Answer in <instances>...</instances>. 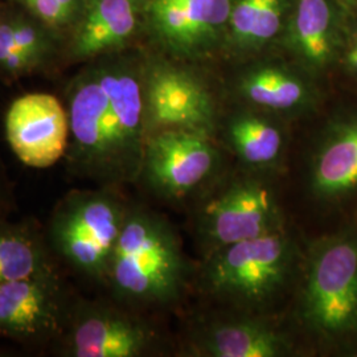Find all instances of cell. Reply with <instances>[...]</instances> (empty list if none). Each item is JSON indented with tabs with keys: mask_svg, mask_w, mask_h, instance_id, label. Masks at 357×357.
I'll list each match as a JSON object with an SVG mask.
<instances>
[{
	"mask_svg": "<svg viewBox=\"0 0 357 357\" xmlns=\"http://www.w3.org/2000/svg\"><path fill=\"white\" fill-rule=\"evenodd\" d=\"M70 175L119 188L138 183L147 142L143 79L128 68H98L79 77L69 94Z\"/></svg>",
	"mask_w": 357,
	"mask_h": 357,
	"instance_id": "6da1fadb",
	"label": "cell"
},
{
	"mask_svg": "<svg viewBox=\"0 0 357 357\" xmlns=\"http://www.w3.org/2000/svg\"><path fill=\"white\" fill-rule=\"evenodd\" d=\"M187 281V259L171 224L130 205L105 282L113 301L139 312L162 310L178 303Z\"/></svg>",
	"mask_w": 357,
	"mask_h": 357,
	"instance_id": "7a4b0ae2",
	"label": "cell"
},
{
	"mask_svg": "<svg viewBox=\"0 0 357 357\" xmlns=\"http://www.w3.org/2000/svg\"><path fill=\"white\" fill-rule=\"evenodd\" d=\"M299 246L286 228L206 255L200 287L234 311L265 314L293 286Z\"/></svg>",
	"mask_w": 357,
	"mask_h": 357,
	"instance_id": "3957f363",
	"label": "cell"
},
{
	"mask_svg": "<svg viewBox=\"0 0 357 357\" xmlns=\"http://www.w3.org/2000/svg\"><path fill=\"white\" fill-rule=\"evenodd\" d=\"M128 206L116 188L69 192L54 206L45 230L57 259L81 278L105 286Z\"/></svg>",
	"mask_w": 357,
	"mask_h": 357,
	"instance_id": "277c9868",
	"label": "cell"
},
{
	"mask_svg": "<svg viewBox=\"0 0 357 357\" xmlns=\"http://www.w3.org/2000/svg\"><path fill=\"white\" fill-rule=\"evenodd\" d=\"M303 268L295 307L298 327L324 343L357 335L356 238L317 243Z\"/></svg>",
	"mask_w": 357,
	"mask_h": 357,
	"instance_id": "5b68a950",
	"label": "cell"
},
{
	"mask_svg": "<svg viewBox=\"0 0 357 357\" xmlns=\"http://www.w3.org/2000/svg\"><path fill=\"white\" fill-rule=\"evenodd\" d=\"M286 228L277 188L265 172L246 169L217 178L195 215L197 240L206 255L230 243Z\"/></svg>",
	"mask_w": 357,
	"mask_h": 357,
	"instance_id": "8992f818",
	"label": "cell"
},
{
	"mask_svg": "<svg viewBox=\"0 0 357 357\" xmlns=\"http://www.w3.org/2000/svg\"><path fill=\"white\" fill-rule=\"evenodd\" d=\"M165 343L162 332L139 311L78 298L54 348L64 357H142L162 352Z\"/></svg>",
	"mask_w": 357,
	"mask_h": 357,
	"instance_id": "52a82bcc",
	"label": "cell"
},
{
	"mask_svg": "<svg viewBox=\"0 0 357 357\" xmlns=\"http://www.w3.org/2000/svg\"><path fill=\"white\" fill-rule=\"evenodd\" d=\"M221 162L213 137L166 130L147 138L139 181L160 199L183 202L218 178Z\"/></svg>",
	"mask_w": 357,
	"mask_h": 357,
	"instance_id": "ba28073f",
	"label": "cell"
},
{
	"mask_svg": "<svg viewBox=\"0 0 357 357\" xmlns=\"http://www.w3.org/2000/svg\"><path fill=\"white\" fill-rule=\"evenodd\" d=\"M77 299L61 270L0 284V339L54 345L68 327Z\"/></svg>",
	"mask_w": 357,
	"mask_h": 357,
	"instance_id": "9c48e42d",
	"label": "cell"
},
{
	"mask_svg": "<svg viewBox=\"0 0 357 357\" xmlns=\"http://www.w3.org/2000/svg\"><path fill=\"white\" fill-rule=\"evenodd\" d=\"M147 138L166 130L213 137L216 110L211 93L190 72L158 65L143 79Z\"/></svg>",
	"mask_w": 357,
	"mask_h": 357,
	"instance_id": "30bf717a",
	"label": "cell"
},
{
	"mask_svg": "<svg viewBox=\"0 0 357 357\" xmlns=\"http://www.w3.org/2000/svg\"><path fill=\"white\" fill-rule=\"evenodd\" d=\"M6 137L16 158L31 168H50L64 159L69 144V116L47 93L15 100L6 115Z\"/></svg>",
	"mask_w": 357,
	"mask_h": 357,
	"instance_id": "8fae6325",
	"label": "cell"
},
{
	"mask_svg": "<svg viewBox=\"0 0 357 357\" xmlns=\"http://www.w3.org/2000/svg\"><path fill=\"white\" fill-rule=\"evenodd\" d=\"M191 355L203 357H282L295 352L293 337L265 314L234 311L208 319L192 332Z\"/></svg>",
	"mask_w": 357,
	"mask_h": 357,
	"instance_id": "7c38bea8",
	"label": "cell"
},
{
	"mask_svg": "<svg viewBox=\"0 0 357 357\" xmlns=\"http://www.w3.org/2000/svg\"><path fill=\"white\" fill-rule=\"evenodd\" d=\"M230 13V0H151L158 32L180 53L203 48L229 20Z\"/></svg>",
	"mask_w": 357,
	"mask_h": 357,
	"instance_id": "4fadbf2b",
	"label": "cell"
},
{
	"mask_svg": "<svg viewBox=\"0 0 357 357\" xmlns=\"http://www.w3.org/2000/svg\"><path fill=\"white\" fill-rule=\"evenodd\" d=\"M310 190L319 200H336L357 190V116L336 123L312 155Z\"/></svg>",
	"mask_w": 357,
	"mask_h": 357,
	"instance_id": "5bb4252c",
	"label": "cell"
},
{
	"mask_svg": "<svg viewBox=\"0 0 357 357\" xmlns=\"http://www.w3.org/2000/svg\"><path fill=\"white\" fill-rule=\"evenodd\" d=\"M60 271L47 234L31 221L0 217V284Z\"/></svg>",
	"mask_w": 357,
	"mask_h": 357,
	"instance_id": "9a60e30c",
	"label": "cell"
},
{
	"mask_svg": "<svg viewBox=\"0 0 357 357\" xmlns=\"http://www.w3.org/2000/svg\"><path fill=\"white\" fill-rule=\"evenodd\" d=\"M227 141L241 165L255 172L275 171L286 153V138L281 128L257 115L233 118L227 130Z\"/></svg>",
	"mask_w": 357,
	"mask_h": 357,
	"instance_id": "2e32d148",
	"label": "cell"
},
{
	"mask_svg": "<svg viewBox=\"0 0 357 357\" xmlns=\"http://www.w3.org/2000/svg\"><path fill=\"white\" fill-rule=\"evenodd\" d=\"M137 23L132 0H96L78 31L73 53L90 59L123 43Z\"/></svg>",
	"mask_w": 357,
	"mask_h": 357,
	"instance_id": "e0dca14e",
	"label": "cell"
},
{
	"mask_svg": "<svg viewBox=\"0 0 357 357\" xmlns=\"http://www.w3.org/2000/svg\"><path fill=\"white\" fill-rule=\"evenodd\" d=\"M240 89L255 106L290 113L301 110L310 101V90L302 78L277 66H262L243 77Z\"/></svg>",
	"mask_w": 357,
	"mask_h": 357,
	"instance_id": "ac0fdd59",
	"label": "cell"
},
{
	"mask_svg": "<svg viewBox=\"0 0 357 357\" xmlns=\"http://www.w3.org/2000/svg\"><path fill=\"white\" fill-rule=\"evenodd\" d=\"M295 28L308 65L321 69L330 64L336 50V13L330 0H301Z\"/></svg>",
	"mask_w": 357,
	"mask_h": 357,
	"instance_id": "d6986e66",
	"label": "cell"
},
{
	"mask_svg": "<svg viewBox=\"0 0 357 357\" xmlns=\"http://www.w3.org/2000/svg\"><path fill=\"white\" fill-rule=\"evenodd\" d=\"M281 26V3L280 0H261L257 13L252 38L255 41H265L273 38Z\"/></svg>",
	"mask_w": 357,
	"mask_h": 357,
	"instance_id": "ffe728a7",
	"label": "cell"
},
{
	"mask_svg": "<svg viewBox=\"0 0 357 357\" xmlns=\"http://www.w3.org/2000/svg\"><path fill=\"white\" fill-rule=\"evenodd\" d=\"M259 6L261 0H240L236 8L230 13L231 26L238 38L243 40L252 38Z\"/></svg>",
	"mask_w": 357,
	"mask_h": 357,
	"instance_id": "44dd1931",
	"label": "cell"
},
{
	"mask_svg": "<svg viewBox=\"0 0 357 357\" xmlns=\"http://www.w3.org/2000/svg\"><path fill=\"white\" fill-rule=\"evenodd\" d=\"M13 26V36L15 47L26 53L31 60L38 66L44 54V43L38 35L36 29L26 24H11Z\"/></svg>",
	"mask_w": 357,
	"mask_h": 357,
	"instance_id": "7402d4cb",
	"label": "cell"
},
{
	"mask_svg": "<svg viewBox=\"0 0 357 357\" xmlns=\"http://www.w3.org/2000/svg\"><path fill=\"white\" fill-rule=\"evenodd\" d=\"M26 4L47 23H61L68 17L69 11L60 0H26Z\"/></svg>",
	"mask_w": 357,
	"mask_h": 357,
	"instance_id": "603a6c76",
	"label": "cell"
},
{
	"mask_svg": "<svg viewBox=\"0 0 357 357\" xmlns=\"http://www.w3.org/2000/svg\"><path fill=\"white\" fill-rule=\"evenodd\" d=\"M10 208V188L0 171V217L6 216Z\"/></svg>",
	"mask_w": 357,
	"mask_h": 357,
	"instance_id": "cb8c5ba5",
	"label": "cell"
},
{
	"mask_svg": "<svg viewBox=\"0 0 357 357\" xmlns=\"http://www.w3.org/2000/svg\"><path fill=\"white\" fill-rule=\"evenodd\" d=\"M345 63L348 68L357 75V36L349 44L348 50L345 52Z\"/></svg>",
	"mask_w": 357,
	"mask_h": 357,
	"instance_id": "d4e9b609",
	"label": "cell"
},
{
	"mask_svg": "<svg viewBox=\"0 0 357 357\" xmlns=\"http://www.w3.org/2000/svg\"><path fill=\"white\" fill-rule=\"evenodd\" d=\"M60 1L64 4L65 8H66L69 13H72V8L75 7L76 0H60Z\"/></svg>",
	"mask_w": 357,
	"mask_h": 357,
	"instance_id": "484cf974",
	"label": "cell"
},
{
	"mask_svg": "<svg viewBox=\"0 0 357 357\" xmlns=\"http://www.w3.org/2000/svg\"><path fill=\"white\" fill-rule=\"evenodd\" d=\"M347 1H349V3H357V0H347Z\"/></svg>",
	"mask_w": 357,
	"mask_h": 357,
	"instance_id": "4316f807",
	"label": "cell"
}]
</instances>
